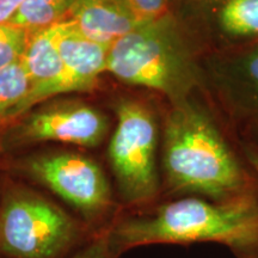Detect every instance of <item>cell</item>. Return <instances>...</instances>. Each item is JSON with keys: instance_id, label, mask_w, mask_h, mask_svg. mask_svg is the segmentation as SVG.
<instances>
[{"instance_id": "cell-5", "label": "cell", "mask_w": 258, "mask_h": 258, "mask_svg": "<svg viewBox=\"0 0 258 258\" xmlns=\"http://www.w3.org/2000/svg\"><path fill=\"white\" fill-rule=\"evenodd\" d=\"M108 159L122 201L146 208L159 202L161 175L159 128L152 109L139 101H122Z\"/></svg>"}, {"instance_id": "cell-2", "label": "cell", "mask_w": 258, "mask_h": 258, "mask_svg": "<svg viewBox=\"0 0 258 258\" xmlns=\"http://www.w3.org/2000/svg\"><path fill=\"white\" fill-rule=\"evenodd\" d=\"M115 258L148 245L220 244L240 254L258 253V192L214 201L183 196L117 217L108 230Z\"/></svg>"}, {"instance_id": "cell-14", "label": "cell", "mask_w": 258, "mask_h": 258, "mask_svg": "<svg viewBox=\"0 0 258 258\" xmlns=\"http://www.w3.org/2000/svg\"><path fill=\"white\" fill-rule=\"evenodd\" d=\"M30 90V79L21 59L0 69V120L17 116Z\"/></svg>"}, {"instance_id": "cell-3", "label": "cell", "mask_w": 258, "mask_h": 258, "mask_svg": "<svg viewBox=\"0 0 258 258\" xmlns=\"http://www.w3.org/2000/svg\"><path fill=\"white\" fill-rule=\"evenodd\" d=\"M106 72L163 95L170 104L201 90L200 56L172 12L150 19L109 48Z\"/></svg>"}, {"instance_id": "cell-6", "label": "cell", "mask_w": 258, "mask_h": 258, "mask_svg": "<svg viewBox=\"0 0 258 258\" xmlns=\"http://www.w3.org/2000/svg\"><path fill=\"white\" fill-rule=\"evenodd\" d=\"M14 169L47 188L79 214L95 234L117 218L112 189L101 165L79 152H49L23 158Z\"/></svg>"}, {"instance_id": "cell-21", "label": "cell", "mask_w": 258, "mask_h": 258, "mask_svg": "<svg viewBox=\"0 0 258 258\" xmlns=\"http://www.w3.org/2000/svg\"><path fill=\"white\" fill-rule=\"evenodd\" d=\"M0 258H2V257H0Z\"/></svg>"}, {"instance_id": "cell-16", "label": "cell", "mask_w": 258, "mask_h": 258, "mask_svg": "<svg viewBox=\"0 0 258 258\" xmlns=\"http://www.w3.org/2000/svg\"><path fill=\"white\" fill-rule=\"evenodd\" d=\"M133 11L143 21L159 18L171 12L172 0H125Z\"/></svg>"}, {"instance_id": "cell-19", "label": "cell", "mask_w": 258, "mask_h": 258, "mask_svg": "<svg viewBox=\"0 0 258 258\" xmlns=\"http://www.w3.org/2000/svg\"><path fill=\"white\" fill-rule=\"evenodd\" d=\"M240 150L243 152L247 164L250 165L251 170L253 171L254 176L258 179V151L252 150V148H240Z\"/></svg>"}, {"instance_id": "cell-10", "label": "cell", "mask_w": 258, "mask_h": 258, "mask_svg": "<svg viewBox=\"0 0 258 258\" xmlns=\"http://www.w3.org/2000/svg\"><path fill=\"white\" fill-rule=\"evenodd\" d=\"M21 60L30 79L31 90L17 115L49 97L66 93V73L56 43L55 24L29 34Z\"/></svg>"}, {"instance_id": "cell-4", "label": "cell", "mask_w": 258, "mask_h": 258, "mask_svg": "<svg viewBox=\"0 0 258 258\" xmlns=\"http://www.w3.org/2000/svg\"><path fill=\"white\" fill-rule=\"evenodd\" d=\"M80 218L27 186L0 194V257L71 258L95 237Z\"/></svg>"}, {"instance_id": "cell-12", "label": "cell", "mask_w": 258, "mask_h": 258, "mask_svg": "<svg viewBox=\"0 0 258 258\" xmlns=\"http://www.w3.org/2000/svg\"><path fill=\"white\" fill-rule=\"evenodd\" d=\"M64 19L84 36L109 47L145 22L125 0H77Z\"/></svg>"}, {"instance_id": "cell-20", "label": "cell", "mask_w": 258, "mask_h": 258, "mask_svg": "<svg viewBox=\"0 0 258 258\" xmlns=\"http://www.w3.org/2000/svg\"><path fill=\"white\" fill-rule=\"evenodd\" d=\"M235 258H258V253H254V254H240V256H237Z\"/></svg>"}, {"instance_id": "cell-1", "label": "cell", "mask_w": 258, "mask_h": 258, "mask_svg": "<svg viewBox=\"0 0 258 258\" xmlns=\"http://www.w3.org/2000/svg\"><path fill=\"white\" fill-rule=\"evenodd\" d=\"M161 192L228 201L258 192V179L218 114L190 96L170 104L160 147Z\"/></svg>"}, {"instance_id": "cell-13", "label": "cell", "mask_w": 258, "mask_h": 258, "mask_svg": "<svg viewBox=\"0 0 258 258\" xmlns=\"http://www.w3.org/2000/svg\"><path fill=\"white\" fill-rule=\"evenodd\" d=\"M76 2L77 0H25L9 24L32 34L63 21Z\"/></svg>"}, {"instance_id": "cell-11", "label": "cell", "mask_w": 258, "mask_h": 258, "mask_svg": "<svg viewBox=\"0 0 258 258\" xmlns=\"http://www.w3.org/2000/svg\"><path fill=\"white\" fill-rule=\"evenodd\" d=\"M56 43L66 73V92L89 91L106 72L109 46L90 40L70 19L55 24Z\"/></svg>"}, {"instance_id": "cell-18", "label": "cell", "mask_w": 258, "mask_h": 258, "mask_svg": "<svg viewBox=\"0 0 258 258\" xmlns=\"http://www.w3.org/2000/svg\"><path fill=\"white\" fill-rule=\"evenodd\" d=\"M25 0H0V24H9Z\"/></svg>"}, {"instance_id": "cell-7", "label": "cell", "mask_w": 258, "mask_h": 258, "mask_svg": "<svg viewBox=\"0 0 258 258\" xmlns=\"http://www.w3.org/2000/svg\"><path fill=\"white\" fill-rule=\"evenodd\" d=\"M202 86L212 88L220 120L239 148L258 151V42L200 61Z\"/></svg>"}, {"instance_id": "cell-17", "label": "cell", "mask_w": 258, "mask_h": 258, "mask_svg": "<svg viewBox=\"0 0 258 258\" xmlns=\"http://www.w3.org/2000/svg\"><path fill=\"white\" fill-rule=\"evenodd\" d=\"M71 258H115L109 246L108 231L95 235Z\"/></svg>"}, {"instance_id": "cell-9", "label": "cell", "mask_w": 258, "mask_h": 258, "mask_svg": "<svg viewBox=\"0 0 258 258\" xmlns=\"http://www.w3.org/2000/svg\"><path fill=\"white\" fill-rule=\"evenodd\" d=\"M196 29L185 34L202 38L209 54L258 42V0H198Z\"/></svg>"}, {"instance_id": "cell-15", "label": "cell", "mask_w": 258, "mask_h": 258, "mask_svg": "<svg viewBox=\"0 0 258 258\" xmlns=\"http://www.w3.org/2000/svg\"><path fill=\"white\" fill-rule=\"evenodd\" d=\"M29 34L11 24H0V69L19 60L23 55Z\"/></svg>"}, {"instance_id": "cell-8", "label": "cell", "mask_w": 258, "mask_h": 258, "mask_svg": "<svg viewBox=\"0 0 258 258\" xmlns=\"http://www.w3.org/2000/svg\"><path fill=\"white\" fill-rule=\"evenodd\" d=\"M108 132L105 116L84 103H57L32 112L17 129L11 144L56 143L96 147Z\"/></svg>"}]
</instances>
